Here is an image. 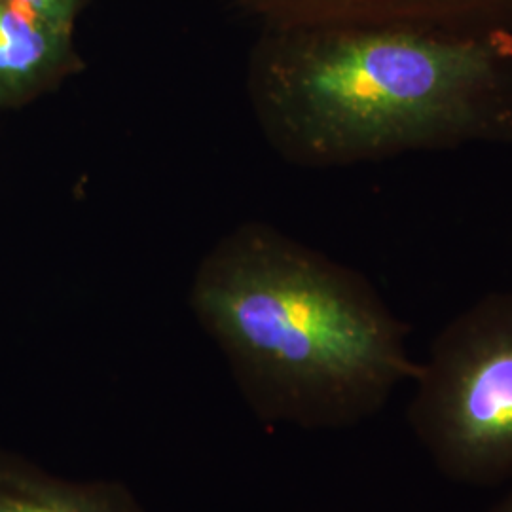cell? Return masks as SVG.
Instances as JSON below:
<instances>
[{
  "label": "cell",
  "instance_id": "4",
  "mask_svg": "<svg viewBox=\"0 0 512 512\" xmlns=\"http://www.w3.org/2000/svg\"><path fill=\"white\" fill-rule=\"evenodd\" d=\"M268 25H416L454 33L512 31V0H238Z\"/></svg>",
  "mask_w": 512,
  "mask_h": 512
},
{
  "label": "cell",
  "instance_id": "7",
  "mask_svg": "<svg viewBox=\"0 0 512 512\" xmlns=\"http://www.w3.org/2000/svg\"><path fill=\"white\" fill-rule=\"evenodd\" d=\"M38 18L46 19L59 27L74 29L76 19L86 8L88 0H12Z\"/></svg>",
  "mask_w": 512,
  "mask_h": 512
},
{
  "label": "cell",
  "instance_id": "8",
  "mask_svg": "<svg viewBox=\"0 0 512 512\" xmlns=\"http://www.w3.org/2000/svg\"><path fill=\"white\" fill-rule=\"evenodd\" d=\"M490 512H512V490Z\"/></svg>",
  "mask_w": 512,
  "mask_h": 512
},
{
  "label": "cell",
  "instance_id": "2",
  "mask_svg": "<svg viewBox=\"0 0 512 512\" xmlns=\"http://www.w3.org/2000/svg\"><path fill=\"white\" fill-rule=\"evenodd\" d=\"M190 308L266 425L361 423L420 372L408 327L365 275L266 224L205 255Z\"/></svg>",
  "mask_w": 512,
  "mask_h": 512
},
{
  "label": "cell",
  "instance_id": "3",
  "mask_svg": "<svg viewBox=\"0 0 512 512\" xmlns=\"http://www.w3.org/2000/svg\"><path fill=\"white\" fill-rule=\"evenodd\" d=\"M408 408L440 473L467 486L512 475V291L478 298L433 340Z\"/></svg>",
  "mask_w": 512,
  "mask_h": 512
},
{
  "label": "cell",
  "instance_id": "1",
  "mask_svg": "<svg viewBox=\"0 0 512 512\" xmlns=\"http://www.w3.org/2000/svg\"><path fill=\"white\" fill-rule=\"evenodd\" d=\"M249 90L270 145L304 167L512 143V31L268 25Z\"/></svg>",
  "mask_w": 512,
  "mask_h": 512
},
{
  "label": "cell",
  "instance_id": "6",
  "mask_svg": "<svg viewBox=\"0 0 512 512\" xmlns=\"http://www.w3.org/2000/svg\"><path fill=\"white\" fill-rule=\"evenodd\" d=\"M0 512H147L120 480H67L0 448Z\"/></svg>",
  "mask_w": 512,
  "mask_h": 512
},
{
  "label": "cell",
  "instance_id": "5",
  "mask_svg": "<svg viewBox=\"0 0 512 512\" xmlns=\"http://www.w3.org/2000/svg\"><path fill=\"white\" fill-rule=\"evenodd\" d=\"M80 69L74 29L0 0V110L37 101Z\"/></svg>",
  "mask_w": 512,
  "mask_h": 512
}]
</instances>
